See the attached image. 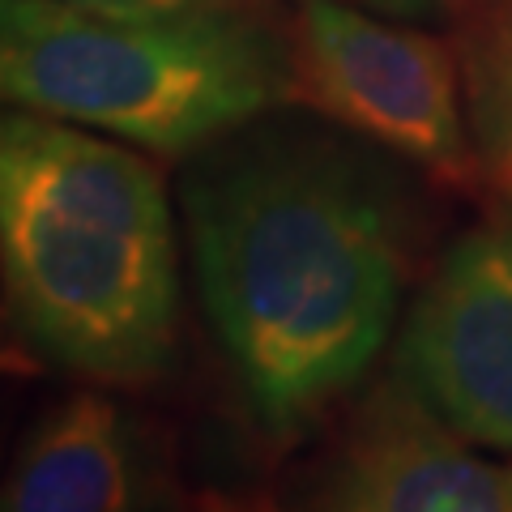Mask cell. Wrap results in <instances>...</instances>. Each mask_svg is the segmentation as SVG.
Here are the masks:
<instances>
[{"instance_id":"cell-4","label":"cell","mask_w":512,"mask_h":512,"mask_svg":"<svg viewBox=\"0 0 512 512\" xmlns=\"http://www.w3.org/2000/svg\"><path fill=\"white\" fill-rule=\"evenodd\" d=\"M286 60V103L338 120L440 184L478 180L483 158L461 111L466 73L448 39L350 0H303Z\"/></svg>"},{"instance_id":"cell-8","label":"cell","mask_w":512,"mask_h":512,"mask_svg":"<svg viewBox=\"0 0 512 512\" xmlns=\"http://www.w3.org/2000/svg\"><path fill=\"white\" fill-rule=\"evenodd\" d=\"M461 73L483 175L512 205V0H474L461 13Z\"/></svg>"},{"instance_id":"cell-9","label":"cell","mask_w":512,"mask_h":512,"mask_svg":"<svg viewBox=\"0 0 512 512\" xmlns=\"http://www.w3.org/2000/svg\"><path fill=\"white\" fill-rule=\"evenodd\" d=\"M384 18H402V22H461L474 0H350Z\"/></svg>"},{"instance_id":"cell-2","label":"cell","mask_w":512,"mask_h":512,"mask_svg":"<svg viewBox=\"0 0 512 512\" xmlns=\"http://www.w3.org/2000/svg\"><path fill=\"white\" fill-rule=\"evenodd\" d=\"M0 265L22 338L77 376L163 372L180 256L163 175L94 128L9 111L0 124Z\"/></svg>"},{"instance_id":"cell-1","label":"cell","mask_w":512,"mask_h":512,"mask_svg":"<svg viewBox=\"0 0 512 512\" xmlns=\"http://www.w3.org/2000/svg\"><path fill=\"white\" fill-rule=\"evenodd\" d=\"M197 291L252 414L295 436L389 342L406 244L389 192L338 146L231 158L184 192Z\"/></svg>"},{"instance_id":"cell-3","label":"cell","mask_w":512,"mask_h":512,"mask_svg":"<svg viewBox=\"0 0 512 512\" xmlns=\"http://www.w3.org/2000/svg\"><path fill=\"white\" fill-rule=\"evenodd\" d=\"M286 43L231 0L99 13L0 0V86L26 111L184 154L286 99Z\"/></svg>"},{"instance_id":"cell-6","label":"cell","mask_w":512,"mask_h":512,"mask_svg":"<svg viewBox=\"0 0 512 512\" xmlns=\"http://www.w3.org/2000/svg\"><path fill=\"white\" fill-rule=\"evenodd\" d=\"M478 448L397 376L346 414L316 504L346 512H512V461H491Z\"/></svg>"},{"instance_id":"cell-7","label":"cell","mask_w":512,"mask_h":512,"mask_svg":"<svg viewBox=\"0 0 512 512\" xmlns=\"http://www.w3.org/2000/svg\"><path fill=\"white\" fill-rule=\"evenodd\" d=\"M141 466L120 406L73 393L22 440L0 504L9 512H116L137 504Z\"/></svg>"},{"instance_id":"cell-10","label":"cell","mask_w":512,"mask_h":512,"mask_svg":"<svg viewBox=\"0 0 512 512\" xmlns=\"http://www.w3.org/2000/svg\"><path fill=\"white\" fill-rule=\"evenodd\" d=\"M73 5H86L99 13H171V9L210 5V0H73Z\"/></svg>"},{"instance_id":"cell-5","label":"cell","mask_w":512,"mask_h":512,"mask_svg":"<svg viewBox=\"0 0 512 512\" xmlns=\"http://www.w3.org/2000/svg\"><path fill=\"white\" fill-rule=\"evenodd\" d=\"M397 376L466 440L512 457V214L444 252L397 338Z\"/></svg>"}]
</instances>
